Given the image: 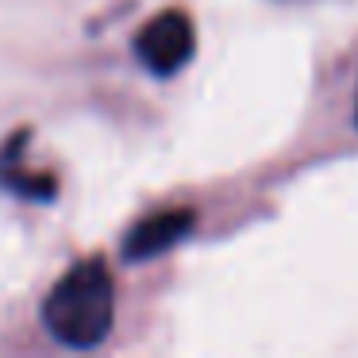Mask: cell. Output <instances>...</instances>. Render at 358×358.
<instances>
[{"label": "cell", "instance_id": "obj_1", "mask_svg": "<svg viewBox=\"0 0 358 358\" xmlns=\"http://www.w3.org/2000/svg\"><path fill=\"white\" fill-rule=\"evenodd\" d=\"M116 320V285L101 258L70 266L43 301V324L62 347L85 350L108 339Z\"/></svg>", "mask_w": 358, "mask_h": 358}, {"label": "cell", "instance_id": "obj_2", "mask_svg": "<svg viewBox=\"0 0 358 358\" xmlns=\"http://www.w3.org/2000/svg\"><path fill=\"white\" fill-rule=\"evenodd\" d=\"M196 50V31L185 12H158L139 35H135V55L155 78H173L185 70Z\"/></svg>", "mask_w": 358, "mask_h": 358}, {"label": "cell", "instance_id": "obj_3", "mask_svg": "<svg viewBox=\"0 0 358 358\" xmlns=\"http://www.w3.org/2000/svg\"><path fill=\"white\" fill-rule=\"evenodd\" d=\"M196 216L189 208H166V212H155V216L139 220V224L127 231L124 239V258L139 262V258H155V255H166L170 247H178L189 231H193Z\"/></svg>", "mask_w": 358, "mask_h": 358}, {"label": "cell", "instance_id": "obj_4", "mask_svg": "<svg viewBox=\"0 0 358 358\" xmlns=\"http://www.w3.org/2000/svg\"><path fill=\"white\" fill-rule=\"evenodd\" d=\"M20 155H24V139L16 135V139L8 143V150L0 155V181H4L8 189H16V193L31 196V201H50V196L58 193L55 178L24 170V166H20Z\"/></svg>", "mask_w": 358, "mask_h": 358}, {"label": "cell", "instance_id": "obj_5", "mask_svg": "<svg viewBox=\"0 0 358 358\" xmlns=\"http://www.w3.org/2000/svg\"><path fill=\"white\" fill-rule=\"evenodd\" d=\"M355 124H358V96H355Z\"/></svg>", "mask_w": 358, "mask_h": 358}]
</instances>
